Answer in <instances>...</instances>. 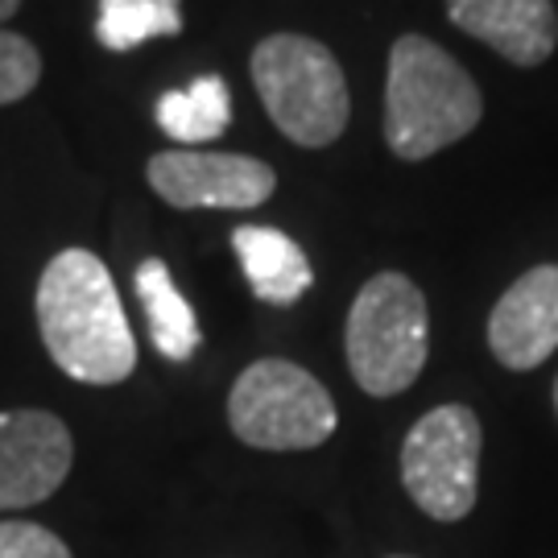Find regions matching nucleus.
I'll use <instances>...</instances> for the list:
<instances>
[{
	"mask_svg": "<svg viewBox=\"0 0 558 558\" xmlns=\"http://www.w3.org/2000/svg\"><path fill=\"white\" fill-rule=\"evenodd\" d=\"M38 331L50 360L80 385H120L137 368V339L117 281L96 253L62 248L38 278Z\"/></svg>",
	"mask_w": 558,
	"mask_h": 558,
	"instance_id": "1",
	"label": "nucleus"
},
{
	"mask_svg": "<svg viewBox=\"0 0 558 558\" xmlns=\"http://www.w3.org/2000/svg\"><path fill=\"white\" fill-rule=\"evenodd\" d=\"M484 96L439 41L401 34L385 75V145L401 161H426L480 129Z\"/></svg>",
	"mask_w": 558,
	"mask_h": 558,
	"instance_id": "2",
	"label": "nucleus"
},
{
	"mask_svg": "<svg viewBox=\"0 0 558 558\" xmlns=\"http://www.w3.org/2000/svg\"><path fill=\"white\" fill-rule=\"evenodd\" d=\"M253 83L281 137L302 149H327L343 137L352 96L336 54L306 34H269L253 50Z\"/></svg>",
	"mask_w": 558,
	"mask_h": 558,
	"instance_id": "3",
	"label": "nucleus"
},
{
	"mask_svg": "<svg viewBox=\"0 0 558 558\" xmlns=\"http://www.w3.org/2000/svg\"><path fill=\"white\" fill-rule=\"evenodd\" d=\"M343 352L356 385L368 398H398L426 368L430 311L414 281L385 269L360 286L343 327Z\"/></svg>",
	"mask_w": 558,
	"mask_h": 558,
	"instance_id": "4",
	"label": "nucleus"
},
{
	"mask_svg": "<svg viewBox=\"0 0 558 558\" xmlns=\"http://www.w3.org/2000/svg\"><path fill=\"white\" fill-rule=\"evenodd\" d=\"M228 426L257 451H315L336 435L339 414L327 385L281 356L253 360L228 393Z\"/></svg>",
	"mask_w": 558,
	"mask_h": 558,
	"instance_id": "5",
	"label": "nucleus"
},
{
	"mask_svg": "<svg viewBox=\"0 0 558 558\" xmlns=\"http://www.w3.org/2000/svg\"><path fill=\"white\" fill-rule=\"evenodd\" d=\"M480 447L484 430L472 405L426 410L401 442V488L435 521H463L480 497Z\"/></svg>",
	"mask_w": 558,
	"mask_h": 558,
	"instance_id": "6",
	"label": "nucleus"
},
{
	"mask_svg": "<svg viewBox=\"0 0 558 558\" xmlns=\"http://www.w3.org/2000/svg\"><path fill=\"white\" fill-rule=\"evenodd\" d=\"M145 182L154 195L179 207H216V211H253L278 191L274 166L244 154H203V149H166L145 161Z\"/></svg>",
	"mask_w": 558,
	"mask_h": 558,
	"instance_id": "7",
	"label": "nucleus"
},
{
	"mask_svg": "<svg viewBox=\"0 0 558 558\" xmlns=\"http://www.w3.org/2000/svg\"><path fill=\"white\" fill-rule=\"evenodd\" d=\"M75 439L50 410L0 414V509H29L50 500L71 476Z\"/></svg>",
	"mask_w": 558,
	"mask_h": 558,
	"instance_id": "8",
	"label": "nucleus"
},
{
	"mask_svg": "<svg viewBox=\"0 0 558 558\" xmlns=\"http://www.w3.org/2000/svg\"><path fill=\"white\" fill-rule=\"evenodd\" d=\"M488 348L493 356L513 368L530 373L555 356L558 348V265H534L525 269L488 315Z\"/></svg>",
	"mask_w": 558,
	"mask_h": 558,
	"instance_id": "9",
	"label": "nucleus"
},
{
	"mask_svg": "<svg viewBox=\"0 0 558 558\" xmlns=\"http://www.w3.org/2000/svg\"><path fill=\"white\" fill-rule=\"evenodd\" d=\"M447 17L468 38L493 46L513 66H542L558 46V13L550 0H442Z\"/></svg>",
	"mask_w": 558,
	"mask_h": 558,
	"instance_id": "10",
	"label": "nucleus"
},
{
	"mask_svg": "<svg viewBox=\"0 0 558 558\" xmlns=\"http://www.w3.org/2000/svg\"><path fill=\"white\" fill-rule=\"evenodd\" d=\"M232 253H236L248 286H253V294L269 306H294L315 286V269L302 253V244L274 223L236 228L232 232Z\"/></svg>",
	"mask_w": 558,
	"mask_h": 558,
	"instance_id": "11",
	"label": "nucleus"
},
{
	"mask_svg": "<svg viewBox=\"0 0 558 558\" xmlns=\"http://www.w3.org/2000/svg\"><path fill=\"white\" fill-rule=\"evenodd\" d=\"M137 299L149 319V339L170 364H186L203 348V327L191 311V302L182 299L179 281L170 278V265L161 257H145L133 274Z\"/></svg>",
	"mask_w": 558,
	"mask_h": 558,
	"instance_id": "12",
	"label": "nucleus"
},
{
	"mask_svg": "<svg viewBox=\"0 0 558 558\" xmlns=\"http://www.w3.org/2000/svg\"><path fill=\"white\" fill-rule=\"evenodd\" d=\"M158 129L170 141H179L182 149L220 141L232 124V92L220 75H199L179 92H166L154 108Z\"/></svg>",
	"mask_w": 558,
	"mask_h": 558,
	"instance_id": "13",
	"label": "nucleus"
},
{
	"mask_svg": "<svg viewBox=\"0 0 558 558\" xmlns=\"http://www.w3.org/2000/svg\"><path fill=\"white\" fill-rule=\"evenodd\" d=\"M182 34V0H100L96 41L112 54H129L149 38Z\"/></svg>",
	"mask_w": 558,
	"mask_h": 558,
	"instance_id": "14",
	"label": "nucleus"
},
{
	"mask_svg": "<svg viewBox=\"0 0 558 558\" xmlns=\"http://www.w3.org/2000/svg\"><path fill=\"white\" fill-rule=\"evenodd\" d=\"M41 83V54L29 38L0 29V108L25 100Z\"/></svg>",
	"mask_w": 558,
	"mask_h": 558,
	"instance_id": "15",
	"label": "nucleus"
},
{
	"mask_svg": "<svg viewBox=\"0 0 558 558\" xmlns=\"http://www.w3.org/2000/svg\"><path fill=\"white\" fill-rule=\"evenodd\" d=\"M0 558H75L71 546L38 521H0Z\"/></svg>",
	"mask_w": 558,
	"mask_h": 558,
	"instance_id": "16",
	"label": "nucleus"
},
{
	"mask_svg": "<svg viewBox=\"0 0 558 558\" xmlns=\"http://www.w3.org/2000/svg\"><path fill=\"white\" fill-rule=\"evenodd\" d=\"M17 9H21V0H0V25L17 17Z\"/></svg>",
	"mask_w": 558,
	"mask_h": 558,
	"instance_id": "17",
	"label": "nucleus"
},
{
	"mask_svg": "<svg viewBox=\"0 0 558 558\" xmlns=\"http://www.w3.org/2000/svg\"><path fill=\"white\" fill-rule=\"evenodd\" d=\"M555 414H558V377H555Z\"/></svg>",
	"mask_w": 558,
	"mask_h": 558,
	"instance_id": "18",
	"label": "nucleus"
},
{
	"mask_svg": "<svg viewBox=\"0 0 558 558\" xmlns=\"http://www.w3.org/2000/svg\"><path fill=\"white\" fill-rule=\"evenodd\" d=\"M389 558H410V555H389Z\"/></svg>",
	"mask_w": 558,
	"mask_h": 558,
	"instance_id": "19",
	"label": "nucleus"
}]
</instances>
